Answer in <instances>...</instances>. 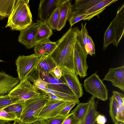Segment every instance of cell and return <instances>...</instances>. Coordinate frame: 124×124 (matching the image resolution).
<instances>
[{
  "instance_id": "6da1fadb",
  "label": "cell",
  "mask_w": 124,
  "mask_h": 124,
  "mask_svg": "<svg viewBox=\"0 0 124 124\" xmlns=\"http://www.w3.org/2000/svg\"><path fill=\"white\" fill-rule=\"evenodd\" d=\"M79 30L78 27H70L61 38L56 42L57 46L50 54L57 66L67 69L75 74L74 49Z\"/></svg>"
},
{
  "instance_id": "7a4b0ae2",
  "label": "cell",
  "mask_w": 124,
  "mask_h": 124,
  "mask_svg": "<svg viewBox=\"0 0 124 124\" xmlns=\"http://www.w3.org/2000/svg\"><path fill=\"white\" fill-rule=\"evenodd\" d=\"M29 0H16L8 17L5 27L20 31L32 23V16L29 5Z\"/></svg>"
},
{
  "instance_id": "3957f363",
  "label": "cell",
  "mask_w": 124,
  "mask_h": 124,
  "mask_svg": "<svg viewBox=\"0 0 124 124\" xmlns=\"http://www.w3.org/2000/svg\"><path fill=\"white\" fill-rule=\"evenodd\" d=\"M124 34V4L119 7L116 15L104 34L103 49L111 44L117 47Z\"/></svg>"
},
{
  "instance_id": "277c9868",
  "label": "cell",
  "mask_w": 124,
  "mask_h": 124,
  "mask_svg": "<svg viewBox=\"0 0 124 124\" xmlns=\"http://www.w3.org/2000/svg\"><path fill=\"white\" fill-rule=\"evenodd\" d=\"M48 96L44 92L36 97L24 100L21 103L22 110L19 119L23 124H28L37 120Z\"/></svg>"
},
{
  "instance_id": "5b68a950",
  "label": "cell",
  "mask_w": 124,
  "mask_h": 124,
  "mask_svg": "<svg viewBox=\"0 0 124 124\" xmlns=\"http://www.w3.org/2000/svg\"><path fill=\"white\" fill-rule=\"evenodd\" d=\"M83 85L85 91L95 98L104 101L107 100L108 90L96 72L84 80Z\"/></svg>"
},
{
  "instance_id": "8992f818",
  "label": "cell",
  "mask_w": 124,
  "mask_h": 124,
  "mask_svg": "<svg viewBox=\"0 0 124 124\" xmlns=\"http://www.w3.org/2000/svg\"><path fill=\"white\" fill-rule=\"evenodd\" d=\"M42 93L26 78L20 80L8 95L11 97L24 101L36 97Z\"/></svg>"
},
{
  "instance_id": "52a82bcc",
  "label": "cell",
  "mask_w": 124,
  "mask_h": 124,
  "mask_svg": "<svg viewBox=\"0 0 124 124\" xmlns=\"http://www.w3.org/2000/svg\"><path fill=\"white\" fill-rule=\"evenodd\" d=\"M40 57L34 54L27 56L19 55L15 61V64L18 78L20 80L26 78Z\"/></svg>"
},
{
  "instance_id": "ba28073f",
  "label": "cell",
  "mask_w": 124,
  "mask_h": 124,
  "mask_svg": "<svg viewBox=\"0 0 124 124\" xmlns=\"http://www.w3.org/2000/svg\"><path fill=\"white\" fill-rule=\"evenodd\" d=\"M88 54L76 40L74 49V63L75 74L80 77L87 75L88 67L86 62Z\"/></svg>"
},
{
  "instance_id": "9c48e42d",
  "label": "cell",
  "mask_w": 124,
  "mask_h": 124,
  "mask_svg": "<svg viewBox=\"0 0 124 124\" xmlns=\"http://www.w3.org/2000/svg\"><path fill=\"white\" fill-rule=\"evenodd\" d=\"M72 102L55 100L48 97V102L41 111L38 118L45 119L57 116L61 110Z\"/></svg>"
},
{
  "instance_id": "30bf717a",
  "label": "cell",
  "mask_w": 124,
  "mask_h": 124,
  "mask_svg": "<svg viewBox=\"0 0 124 124\" xmlns=\"http://www.w3.org/2000/svg\"><path fill=\"white\" fill-rule=\"evenodd\" d=\"M60 68L62 76L74 94L78 99L81 97L84 94V93L82 85L79 81L78 75L67 69Z\"/></svg>"
},
{
  "instance_id": "8fae6325",
  "label": "cell",
  "mask_w": 124,
  "mask_h": 124,
  "mask_svg": "<svg viewBox=\"0 0 124 124\" xmlns=\"http://www.w3.org/2000/svg\"><path fill=\"white\" fill-rule=\"evenodd\" d=\"M37 23H32L20 31L18 41L27 49L34 48L37 43L35 38L38 30Z\"/></svg>"
},
{
  "instance_id": "7c38bea8",
  "label": "cell",
  "mask_w": 124,
  "mask_h": 124,
  "mask_svg": "<svg viewBox=\"0 0 124 124\" xmlns=\"http://www.w3.org/2000/svg\"><path fill=\"white\" fill-rule=\"evenodd\" d=\"M56 8H59V19L57 30L60 31L65 26L74 10L73 5L70 0H57Z\"/></svg>"
},
{
  "instance_id": "4fadbf2b",
  "label": "cell",
  "mask_w": 124,
  "mask_h": 124,
  "mask_svg": "<svg viewBox=\"0 0 124 124\" xmlns=\"http://www.w3.org/2000/svg\"><path fill=\"white\" fill-rule=\"evenodd\" d=\"M102 80L110 82L112 85L124 91V66L108 69V73Z\"/></svg>"
},
{
  "instance_id": "5bb4252c",
  "label": "cell",
  "mask_w": 124,
  "mask_h": 124,
  "mask_svg": "<svg viewBox=\"0 0 124 124\" xmlns=\"http://www.w3.org/2000/svg\"><path fill=\"white\" fill-rule=\"evenodd\" d=\"M20 81L18 77H14L3 71L0 72V96L8 95Z\"/></svg>"
},
{
  "instance_id": "9a60e30c",
  "label": "cell",
  "mask_w": 124,
  "mask_h": 124,
  "mask_svg": "<svg viewBox=\"0 0 124 124\" xmlns=\"http://www.w3.org/2000/svg\"><path fill=\"white\" fill-rule=\"evenodd\" d=\"M57 66L50 54H46L40 58L34 68L40 74L43 73L50 75V72Z\"/></svg>"
},
{
  "instance_id": "2e32d148",
  "label": "cell",
  "mask_w": 124,
  "mask_h": 124,
  "mask_svg": "<svg viewBox=\"0 0 124 124\" xmlns=\"http://www.w3.org/2000/svg\"><path fill=\"white\" fill-rule=\"evenodd\" d=\"M57 0H40L38 9L39 20L46 22L55 8Z\"/></svg>"
},
{
  "instance_id": "e0dca14e",
  "label": "cell",
  "mask_w": 124,
  "mask_h": 124,
  "mask_svg": "<svg viewBox=\"0 0 124 124\" xmlns=\"http://www.w3.org/2000/svg\"><path fill=\"white\" fill-rule=\"evenodd\" d=\"M118 0H102L85 11L84 14L87 15L83 20H89L96 16H98L106 8Z\"/></svg>"
},
{
  "instance_id": "ac0fdd59",
  "label": "cell",
  "mask_w": 124,
  "mask_h": 124,
  "mask_svg": "<svg viewBox=\"0 0 124 124\" xmlns=\"http://www.w3.org/2000/svg\"><path fill=\"white\" fill-rule=\"evenodd\" d=\"M47 82L48 83L47 85L48 88L62 93L74 94L62 76L59 79L50 77Z\"/></svg>"
},
{
  "instance_id": "d6986e66",
  "label": "cell",
  "mask_w": 124,
  "mask_h": 124,
  "mask_svg": "<svg viewBox=\"0 0 124 124\" xmlns=\"http://www.w3.org/2000/svg\"><path fill=\"white\" fill-rule=\"evenodd\" d=\"M38 30L35 38L36 43L49 39L52 35V29L46 22L38 20Z\"/></svg>"
},
{
  "instance_id": "ffe728a7",
  "label": "cell",
  "mask_w": 124,
  "mask_h": 124,
  "mask_svg": "<svg viewBox=\"0 0 124 124\" xmlns=\"http://www.w3.org/2000/svg\"><path fill=\"white\" fill-rule=\"evenodd\" d=\"M102 0H76L73 5L74 10L78 14H84L87 10Z\"/></svg>"
},
{
  "instance_id": "44dd1931",
  "label": "cell",
  "mask_w": 124,
  "mask_h": 124,
  "mask_svg": "<svg viewBox=\"0 0 124 124\" xmlns=\"http://www.w3.org/2000/svg\"><path fill=\"white\" fill-rule=\"evenodd\" d=\"M89 104L88 101L86 103H79L71 112L72 113L78 124L83 119L86 113Z\"/></svg>"
},
{
  "instance_id": "7402d4cb",
  "label": "cell",
  "mask_w": 124,
  "mask_h": 124,
  "mask_svg": "<svg viewBox=\"0 0 124 124\" xmlns=\"http://www.w3.org/2000/svg\"><path fill=\"white\" fill-rule=\"evenodd\" d=\"M16 1V0H0V20L9 16Z\"/></svg>"
},
{
  "instance_id": "603a6c76",
  "label": "cell",
  "mask_w": 124,
  "mask_h": 124,
  "mask_svg": "<svg viewBox=\"0 0 124 124\" xmlns=\"http://www.w3.org/2000/svg\"><path fill=\"white\" fill-rule=\"evenodd\" d=\"M48 92L52 93L58 96L67 101L73 102L78 104L79 103V99L74 94H70L62 93L54 90L47 88L46 91L44 93Z\"/></svg>"
},
{
  "instance_id": "cb8c5ba5",
  "label": "cell",
  "mask_w": 124,
  "mask_h": 124,
  "mask_svg": "<svg viewBox=\"0 0 124 124\" xmlns=\"http://www.w3.org/2000/svg\"><path fill=\"white\" fill-rule=\"evenodd\" d=\"M86 22L84 24H83V23H81V29L80 30H78L76 37V40L79 42L82 48L86 53L85 47L86 42V34L88 32L86 28Z\"/></svg>"
},
{
  "instance_id": "d4e9b609",
  "label": "cell",
  "mask_w": 124,
  "mask_h": 124,
  "mask_svg": "<svg viewBox=\"0 0 124 124\" xmlns=\"http://www.w3.org/2000/svg\"><path fill=\"white\" fill-rule=\"evenodd\" d=\"M109 101V113L112 121L115 124L118 121L116 118V117L119 104L113 95L110 97Z\"/></svg>"
},
{
  "instance_id": "484cf974",
  "label": "cell",
  "mask_w": 124,
  "mask_h": 124,
  "mask_svg": "<svg viewBox=\"0 0 124 124\" xmlns=\"http://www.w3.org/2000/svg\"><path fill=\"white\" fill-rule=\"evenodd\" d=\"M59 8H55L46 22L52 29L57 30L59 19Z\"/></svg>"
},
{
  "instance_id": "4316f807",
  "label": "cell",
  "mask_w": 124,
  "mask_h": 124,
  "mask_svg": "<svg viewBox=\"0 0 124 124\" xmlns=\"http://www.w3.org/2000/svg\"><path fill=\"white\" fill-rule=\"evenodd\" d=\"M23 101L21 100L19 102L11 104L3 109L8 112L15 114L17 118L19 119L22 110L21 103Z\"/></svg>"
},
{
  "instance_id": "83f0119b",
  "label": "cell",
  "mask_w": 124,
  "mask_h": 124,
  "mask_svg": "<svg viewBox=\"0 0 124 124\" xmlns=\"http://www.w3.org/2000/svg\"><path fill=\"white\" fill-rule=\"evenodd\" d=\"M21 100L10 97L8 95L0 96V110L9 105L20 101Z\"/></svg>"
},
{
  "instance_id": "f1b7e54d",
  "label": "cell",
  "mask_w": 124,
  "mask_h": 124,
  "mask_svg": "<svg viewBox=\"0 0 124 124\" xmlns=\"http://www.w3.org/2000/svg\"><path fill=\"white\" fill-rule=\"evenodd\" d=\"M87 16V15L85 14H78L74 10L68 19L70 27H72L77 22L83 20Z\"/></svg>"
},
{
  "instance_id": "f546056e",
  "label": "cell",
  "mask_w": 124,
  "mask_h": 124,
  "mask_svg": "<svg viewBox=\"0 0 124 124\" xmlns=\"http://www.w3.org/2000/svg\"><path fill=\"white\" fill-rule=\"evenodd\" d=\"M85 51L87 54L92 56L95 53V45L91 37L89 35L88 32L86 34V42Z\"/></svg>"
},
{
  "instance_id": "4dcf8cb0",
  "label": "cell",
  "mask_w": 124,
  "mask_h": 124,
  "mask_svg": "<svg viewBox=\"0 0 124 124\" xmlns=\"http://www.w3.org/2000/svg\"><path fill=\"white\" fill-rule=\"evenodd\" d=\"M45 51L46 54H50L57 46L56 42L48 39L40 42Z\"/></svg>"
},
{
  "instance_id": "1f68e13d",
  "label": "cell",
  "mask_w": 124,
  "mask_h": 124,
  "mask_svg": "<svg viewBox=\"0 0 124 124\" xmlns=\"http://www.w3.org/2000/svg\"><path fill=\"white\" fill-rule=\"evenodd\" d=\"M33 85L38 90L44 92L47 88L48 83L44 80L40 76L32 82Z\"/></svg>"
},
{
  "instance_id": "d6a6232c",
  "label": "cell",
  "mask_w": 124,
  "mask_h": 124,
  "mask_svg": "<svg viewBox=\"0 0 124 124\" xmlns=\"http://www.w3.org/2000/svg\"><path fill=\"white\" fill-rule=\"evenodd\" d=\"M17 119L15 114L9 113L5 111L3 108L0 110V119L8 121H14Z\"/></svg>"
},
{
  "instance_id": "836d02e7",
  "label": "cell",
  "mask_w": 124,
  "mask_h": 124,
  "mask_svg": "<svg viewBox=\"0 0 124 124\" xmlns=\"http://www.w3.org/2000/svg\"><path fill=\"white\" fill-rule=\"evenodd\" d=\"M76 104V103L73 102L69 103L60 111L58 114V116L66 117L69 115L71 109Z\"/></svg>"
},
{
  "instance_id": "e575fe53",
  "label": "cell",
  "mask_w": 124,
  "mask_h": 124,
  "mask_svg": "<svg viewBox=\"0 0 124 124\" xmlns=\"http://www.w3.org/2000/svg\"><path fill=\"white\" fill-rule=\"evenodd\" d=\"M66 118L57 116L45 120L47 124H62Z\"/></svg>"
},
{
  "instance_id": "d590c367",
  "label": "cell",
  "mask_w": 124,
  "mask_h": 124,
  "mask_svg": "<svg viewBox=\"0 0 124 124\" xmlns=\"http://www.w3.org/2000/svg\"><path fill=\"white\" fill-rule=\"evenodd\" d=\"M34 48V54L36 55L41 57L42 56L46 54L44 48L40 42L37 43Z\"/></svg>"
},
{
  "instance_id": "8d00e7d4",
  "label": "cell",
  "mask_w": 124,
  "mask_h": 124,
  "mask_svg": "<svg viewBox=\"0 0 124 124\" xmlns=\"http://www.w3.org/2000/svg\"><path fill=\"white\" fill-rule=\"evenodd\" d=\"M53 77L58 79H60L62 76V71L60 68L57 66L54 68L49 73Z\"/></svg>"
},
{
  "instance_id": "74e56055",
  "label": "cell",
  "mask_w": 124,
  "mask_h": 124,
  "mask_svg": "<svg viewBox=\"0 0 124 124\" xmlns=\"http://www.w3.org/2000/svg\"><path fill=\"white\" fill-rule=\"evenodd\" d=\"M113 95L118 102L119 107L124 105V96L121 93L117 91H113Z\"/></svg>"
},
{
  "instance_id": "f35d334b",
  "label": "cell",
  "mask_w": 124,
  "mask_h": 124,
  "mask_svg": "<svg viewBox=\"0 0 124 124\" xmlns=\"http://www.w3.org/2000/svg\"><path fill=\"white\" fill-rule=\"evenodd\" d=\"M116 118L117 121L124 123V105L118 108Z\"/></svg>"
},
{
  "instance_id": "ab89813d",
  "label": "cell",
  "mask_w": 124,
  "mask_h": 124,
  "mask_svg": "<svg viewBox=\"0 0 124 124\" xmlns=\"http://www.w3.org/2000/svg\"><path fill=\"white\" fill-rule=\"evenodd\" d=\"M62 124H77L72 113L69 114Z\"/></svg>"
},
{
  "instance_id": "60d3db41",
  "label": "cell",
  "mask_w": 124,
  "mask_h": 124,
  "mask_svg": "<svg viewBox=\"0 0 124 124\" xmlns=\"http://www.w3.org/2000/svg\"><path fill=\"white\" fill-rule=\"evenodd\" d=\"M95 120L97 124H105L107 121L106 117L100 114H98Z\"/></svg>"
},
{
  "instance_id": "b9f144b4",
  "label": "cell",
  "mask_w": 124,
  "mask_h": 124,
  "mask_svg": "<svg viewBox=\"0 0 124 124\" xmlns=\"http://www.w3.org/2000/svg\"><path fill=\"white\" fill-rule=\"evenodd\" d=\"M44 93L48 96L49 97L53 99L56 100L66 101L64 99L58 97L56 95L52 93L48 92H46Z\"/></svg>"
},
{
  "instance_id": "7bdbcfd3",
  "label": "cell",
  "mask_w": 124,
  "mask_h": 124,
  "mask_svg": "<svg viewBox=\"0 0 124 124\" xmlns=\"http://www.w3.org/2000/svg\"><path fill=\"white\" fill-rule=\"evenodd\" d=\"M28 124H47L45 120L38 118L37 120Z\"/></svg>"
},
{
  "instance_id": "ee69618b",
  "label": "cell",
  "mask_w": 124,
  "mask_h": 124,
  "mask_svg": "<svg viewBox=\"0 0 124 124\" xmlns=\"http://www.w3.org/2000/svg\"><path fill=\"white\" fill-rule=\"evenodd\" d=\"M14 121L13 124H23L19 119H17Z\"/></svg>"
},
{
  "instance_id": "f6af8a7d",
  "label": "cell",
  "mask_w": 124,
  "mask_h": 124,
  "mask_svg": "<svg viewBox=\"0 0 124 124\" xmlns=\"http://www.w3.org/2000/svg\"><path fill=\"white\" fill-rule=\"evenodd\" d=\"M114 124H124V123L118 121L117 122Z\"/></svg>"
},
{
  "instance_id": "bcb514c9",
  "label": "cell",
  "mask_w": 124,
  "mask_h": 124,
  "mask_svg": "<svg viewBox=\"0 0 124 124\" xmlns=\"http://www.w3.org/2000/svg\"><path fill=\"white\" fill-rule=\"evenodd\" d=\"M0 124H5L4 121L0 119Z\"/></svg>"
},
{
  "instance_id": "7dc6e473",
  "label": "cell",
  "mask_w": 124,
  "mask_h": 124,
  "mask_svg": "<svg viewBox=\"0 0 124 124\" xmlns=\"http://www.w3.org/2000/svg\"><path fill=\"white\" fill-rule=\"evenodd\" d=\"M4 62L3 61L0 59V62Z\"/></svg>"
}]
</instances>
